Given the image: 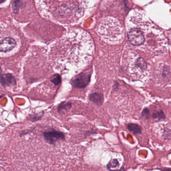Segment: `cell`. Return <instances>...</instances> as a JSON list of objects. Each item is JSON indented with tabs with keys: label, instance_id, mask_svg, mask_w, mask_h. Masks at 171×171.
Here are the masks:
<instances>
[{
	"label": "cell",
	"instance_id": "obj_1",
	"mask_svg": "<svg viewBox=\"0 0 171 171\" xmlns=\"http://www.w3.org/2000/svg\"><path fill=\"white\" fill-rule=\"evenodd\" d=\"M129 43L137 49L151 53H162L168 46L163 34L141 10L131 11L126 20Z\"/></svg>",
	"mask_w": 171,
	"mask_h": 171
},
{
	"label": "cell",
	"instance_id": "obj_2",
	"mask_svg": "<svg viewBox=\"0 0 171 171\" xmlns=\"http://www.w3.org/2000/svg\"><path fill=\"white\" fill-rule=\"evenodd\" d=\"M94 51L92 37L79 29L68 31L51 46V53L58 61L75 67L86 64Z\"/></svg>",
	"mask_w": 171,
	"mask_h": 171
},
{
	"label": "cell",
	"instance_id": "obj_3",
	"mask_svg": "<svg viewBox=\"0 0 171 171\" xmlns=\"http://www.w3.org/2000/svg\"><path fill=\"white\" fill-rule=\"evenodd\" d=\"M46 18L63 25L77 24L90 15L98 0H35Z\"/></svg>",
	"mask_w": 171,
	"mask_h": 171
},
{
	"label": "cell",
	"instance_id": "obj_4",
	"mask_svg": "<svg viewBox=\"0 0 171 171\" xmlns=\"http://www.w3.org/2000/svg\"><path fill=\"white\" fill-rule=\"evenodd\" d=\"M96 30L99 37L107 43L116 45L124 40V33L122 26L117 19L112 17L102 19Z\"/></svg>",
	"mask_w": 171,
	"mask_h": 171
},
{
	"label": "cell",
	"instance_id": "obj_5",
	"mask_svg": "<svg viewBox=\"0 0 171 171\" xmlns=\"http://www.w3.org/2000/svg\"><path fill=\"white\" fill-rule=\"evenodd\" d=\"M20 44L18 33L6 24L0 23V55L16 52Z\"/></svg>",
	"mask_w": 171,
	"mask_h": 171
},
{
	"label": "cell",
	"instance_id": "obj_6",
	"mask_svg": "<svg viewBox=\"0 0 171 171\" xmlns=\"http://www.w3.org/2000/svg\"><path fill=\"white\" fill-rule=\"evenodd\" d=\"M90 74L81 73L72 78L70 84L74 88H85L90 84L91 80Z\"/></svg>",
	"mask_w": 171,
	"mask_h": 171
},
{
	"label": "cell",
	"instance_id": "obj_7",
	"mask_svg": "<svg viewBox=\"0 0 171 171\" xmlns=\"http://www.w3.org/2000/svg\"><path fill=\"white\" fill-rule=\"evenodd\" d=\"M130 58L131 65L134 69L142 71L147 70L148 67V64L143 57L139 56L134 52H131L130 54Z\"/></svg>",
	"mask_w": 171,
	"mask_h": 171
},
{
	"label": "cell",
	"instance_id": "obj_8",
	"mask_svg": "<svg viewBox=\"0 0 171 171\" xmlns=\"http://www.w3.org/2000/svg\"><path fill=\"white\" fill-rule=\"evenodd\" d=\"M45 140L51 145H55L56 143L65 140V134L58 130H48L44 133Z\"/></svg>",
	"mask_w": 171,
	"mask_h": 171
},
{
	"label": "cell",
	"instance_id": "obj_9",
	"mask_svg": "<svg viewBox=\"0 0 171 171\" xmlns=\"http://www.w3.org/2000/svg\"><path fill=\"white\" fill-rule=\"evenodd\" d=\"M0 82L4 86L12 85L16 84V80L10 74L0 73Z\"/></svg>",
	"mask_w": 171,
	"mask_h": 171
},
{
	"label": "cell",
	"instance_id": "obj_10",
	"mask_svg": "<svg viewBox=\"0 0 171 171\" xmlns=\"http://www.w3.org/2000/svg\"><path fill=\"white\" fill-rule=\"evenodd\" d=\"M89 99L90 101L94 102L98 106H101L104 102V96L102 94L98 92H94L90 94Z\"/></svg>",
	"mask_w": 171,
	"mask_h": 171
},
{
	"label": "cell",
	"instance_id": "obj_11",
	"mask_svg": "<svg viewBox=\"0 0 171 171\" xmlns=\"http://www.w3.org/2000/svg\"><path fill=\"white\" fill-rule=\"evenodd\" d=\"M126 128L128 130L132 132L134 134H141L143 130L141 126L136 124H129L127 125Z\"/></svg>",
	"mask_w": 171,
	"mask_h": 171
},
{
	"label": "cell",
	"instance_id": "obj_12",
	"mask_svg": "<svg viewBox=\"0 0 171 171\" xmlns=\"http://www.w3.org/2000/svg\"><path fill=\"white\" fill-rule=\"evenodd\" d=\"M72 106V103L70 102H61L60 104H59L58 108L57 110L59 112H65L67 110H69Z\"/></svg>",
	"mask_w": 171,
	"mask_h": 171
},
{
	"label": "cell",
	"instance_id": "obj_13",
	"mask_svg": "<svg viewBox=\"0 0 171 171\" xmlns=\"http://www.w3.org/2000/svg\"><path fill=\"white\" fill-rule=\"evenodd\" d=\"M152 118L155 120H164L166 118V115L163 110H156L153 112L152 114Z\"/></svg>",
	"mask_w": 171,
	"mask_h": 171
},
{
	"label": "cell",
	"instance_id": "obj_14",
	"mask_svg": "<svg viewBox=\"0 0 171 171\" xmlns=\"http://www.w3.org/2000/svg\"><path fill=\"white\" fill-rule=\"evenodd\" d=\"M120 164L117 159H112L108 162L107 165V169L110 170L112 168H116L119 167Z\"/></svg>",
	"mask_w": 171,
	"mask_h": 171
},
{
	"label": "cell",
	"instance_id": "obj_15",
	"mask_svg": "<svg viewBox=\"0 0 171 171\" xmlns=\"http://www.w3.org/2000/svg\"><path fill=\"white\" fill-rule=\"evenodd\" d=\"M141 118L143 120H147L151 118V115L149 108H145L141 113Z\"/></svg>",
	"mask_w": 171,
	"mask_h": 171
},
{
	"label": "cell",
	"instance_id": "obj_16",
	"mask_svg": "<svg viewBox=\"0 0 171 171\" xmlns=\"http://www.w3.org/2000/svg\"><path fill=\"white\" fill-rule=\"evenodd\" d=\"M51 82L53 83L55 86L58 85L61 83V76L59 74H55L53 76L51 80Z\"/></svg>",
	"mask_w": 171,
	"mask_h": 171
},
{
	"label": "cell",
	"instance_id": "obj_17",
	"mask_svg": "<svg viewBox=\"0 0 171 171\" xmlns=\"http://www.w3.org/2000/svg\"><path fill=\"white\" fill-rule=\"evenodd\" d=\"M170 71L169 67L167 66H165L163 68L162 77L165 79H168L170 76Z\"/></svg>",
	"mask_w": 171,
	"mask_h": 171
}]
</instances>
